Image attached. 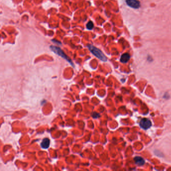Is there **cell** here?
Masks as SVG:
<instances>
[{
  "label": "cell",
  "instance_id": "cell-1",
  "mask_svg": "<svg viewBox=\"0 0 171 171\" xmlns=\"http://www.w3.org/2000/svg\"><path fill=\"white\" fill-rule=\"evenodd\" d=\"M88 48L90 52L92 53V54L95 56V57L98 58L99 59L102 60L103 62H106L107 61V58L105 54H103L102 52L97 48L95 47L92 45H88Z\"/></svg>",
  "mask_w": 171,
  "mask_h": 171
},
{
  "label": "cell",
  "instance_id": "cell-2",
  "mask_svg": "<svg viewBox=\"0 0 171 171\" xmlns=\"http://www.w3.org/2000/svg\"><path fill=\"white\" fill-rule=\"evenodd\" d=\"M50 49L55 54H57L58 55L64 59L65 60H66L67 62H68V63L70 64V65H72L73 67H74V65L72 61L71 60V59L68 56H67L65 53L63 51H62L61 49H60V48L57 47V46L52 45V46H50Z\"/></svg>",
  "mask_w": 171,
  "mask_h": 171
},
{
  "label": "cell",
  "instance_id": "cell-3",
  "mask_svg": "<svg viewBox=\"0 0 171 171\" xmlns=\"http://www.w3.org/2000/svg\"><path fill=\"white\" fill-rule=\"evenodd\" d=\"M139 125L143 129L147 130L150 128V127L152 126V122L149 119L144 118L141 120V122H139Z\"/></svg>",
  "mask_w": 171,
  "mask_h": 171
},
{
  "label": "cell",
  "instance_id": "cell-4",
  "mask_svg": "<svg viewBox=\"0 0 171 171\" xmlns=\"http://www.w3.org/2000/svg\"><path fill=\"white\" fill-rule=\"evenodd\" d=\"M126 3L128 6L134 9H138L140 7V3L138 0H126Z\"/></svg>",
  "mask_w": 171,
  "mask_h": 171
},
{
  "label": "cell",
  "instance_id": "cell-5",
  "mask_svg": "<svg viewBox=\"0 0 171 171\" xmlns=\"http://www.w3.org/2000/svg\"><path fill=\"white\" fill-rule=\"evenodd\" d=\"M50 144V139L48 138H45L44 139H43V141L40 144V146L43 149H47L49 148Z\"/></svg>",
  "mask_w": 171,
  "mask_h": 171
},
{
  "label": "cell",
  "instance_id": "cell-6",
  "mask_svg": "<svg viewBox=\"0 0 171 171\" xmlns=\"http://www.w3.org/2000/svg\"><path fill=\"white\" fill-rule=\"evenodd\" d=\"M134 161H135L136 164L137 165H139V166H142L145 163L144 159L143 158L139 157V156L135 157L134 158Z\"/></svg>",
  "mask_w": 171,
  "mask_h": 171
},
{
  "label": "cell",
  "instance_id": "cell-7",
  "mask_svg": "<svg viewBox=\"0 0 171 171\" xmlns=\"http://www.w3.org/2000/svg\"><path fill=\"white\" fill-rule=\"evenodd\" d=\"M130 54L128 53H125V54H122L120 57V61L123 63H125L128 62V60H130Z\"/></svg>",
  "mask_w": 171,
  "mask_h": 171
},
{
  "label": "cell",
  "instance_id": "cell-8",
  "mask_svg": "<svg viewBox=\"0 0 171 171\" xmlns=\"http://www.w3.org/2000/svg\"><path fill=\"white\" fill-rule=\"evenodd\" d=\"M94 23L91 21H89L86 24V28L88 30H91V29L94 28Z\"/></svg>",
  "mask_w": 171,
  "mask_h": 171
},
{
  "label": "cell",
  "instance_id": "cell-9",
  "mask_svg": "<svg viewBox=\"0 0 171 171\" xmlns=\"http://www.w3.org/2000/svg\"><path fill=\"white\" fill-rule=\"evenodd\" d=\"M92 117L94 118V119H97V118H98L100 117V114H98L97 113H93V114H92Z\"/></svg>",
  "mask_w": 171,
  "mask_h": 171
}]
</instances>
